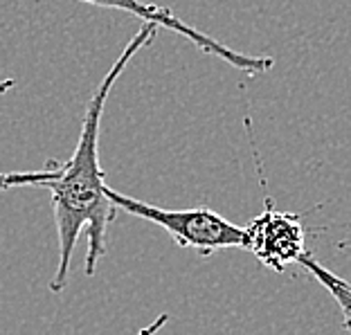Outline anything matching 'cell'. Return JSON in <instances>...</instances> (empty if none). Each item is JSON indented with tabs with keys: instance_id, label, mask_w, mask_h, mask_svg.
I'll return each instance as SVG.
<instances>
[{
	"instance_id": "1",
	"label": "cell",
	"mask_w": 351,
	"mask_h": 335,
	"mask_svg": "<svg viewBox=\"0 0 351 335\" xmlns=\"http://www.w3.org/2000/svg\"><path fill=\"white\" fill-rule=\"evenodd\" d=\"M156 34L158 25L142 23L138 34L126 43L122 54L110 66L106 77L101 79L97 90L88 101L77 147L66 162H47V166L41 171L0 173V189L3 191L14 187H38L52 194L54 223H57L59 236V266L50 279L52 293H61L68 286L70 263H73V254L82 234L88 238L84 266L88 277L95 275L101 257L106 254V232L117 216V207L108 198L106 173L99 164L101 115L117 79L122 77L135 54L156 41Z\"/></svg>"
},
{
	"instance_id": "2",
	"label": "cell",
	"mask_w": 351,
	"mask_h": 335,
	"mask_svg": "<svg viewBox=\"0 0 351 335\" xmlns=\"http://www.w3.org/2000/svg\"><path fill=\"white\" fill-rule=\"evenodd\" d=\"M245 250L275 273H284L293 263H300V268H304L331 295L342 313V326L351 331V284L322 266L311 252L300 214L279 212L273 198L266 196L263 212L245 225Z\"/></svg>"
},
{
	"instance_id": "3",
	"label": "cell",
	"mask_w": 351,
	"mask_h": 335,
	"mask_svg": "<svg viewBox=\"0 0 351 335\" xmlns=\"http://www.w3.org/2000/svg\"><path fill=\"white\" fill-rule=\"evenodd\" d=\"M108 198L117 210L162 227L176 241V245L194 250L201 257H210L219 250H245V227L234 225L232 221L221 216L210 207L167 210V207L142 203L138 198L119 194L113 187H108Z\"/></svg>"
},
{
	"instance_id": "4",
	"label": "cell",
	"mask_w": 351,
	"mask_h": 335,
	"mask_svg": "<svg viewBox=\"0 0 351 335\" xmlns=\"http://www.w3.org/2000/svg\"><path fill=\"white\" fill-rule=\"evenodd\" d=\"M79 3H88L95 7H106V10H119L124 14L138 16L142 23H154L158 27H167L169 32L185 36L189 43H194L198 50L205 54H212L221 61H226L230 68L239 70V73L245 75H263L268 70L275 68V59L273 57H252V54H243L232 47L223 45L217 38L207 36L205 32L196 29L187 25L185 21H180L169 7H160L154 3H142V0H79Z\"/></svg>"
},
{
	"instance_id": "5",
	"label": "cell",
	"mask_w": 351,
	"mask_h": 335,
	"mask_svg": "<svg viewBox=\"0 0 351 335\" xmlns=\"http://www.w3.org/2000/svg\"><path fill=\"white\" fill-rule=\"evenodd\" d=\"M167 322H169V315H167V313H160V315L156 317L154 322H151L149 326H145V329H140V331L135 333V335H156V333L160 331Z\"/></svg>"
},
{
	"instance_id": "6",
	"label": "cell",
	"mask_w": 351,
	"mask_h": 335,
	"mask_svg": "<svg viewBox=\"0 0 351 335\" xmlns=\"http://www.w3.org/2000/svg\"><path fill=\"white\" fill-rule=\"evenodd\" d=\"M14 86H16L14 79H3V82H0V95H5L7 90H12Z\"/></svg>"
}]
</instances>
